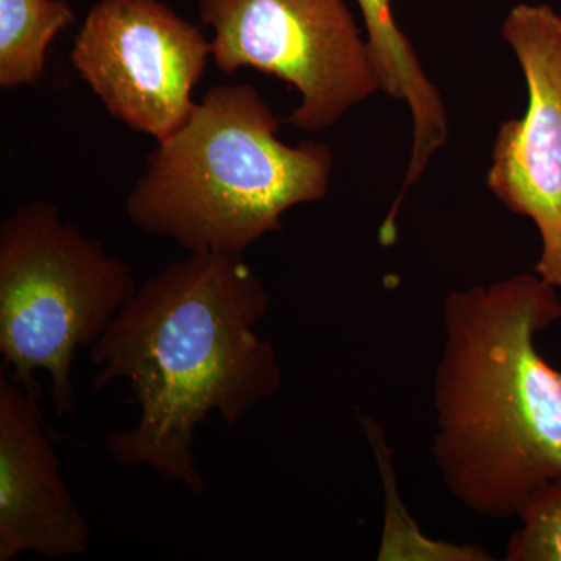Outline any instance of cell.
I'll list each match as a JSON object with an SVG mask.
<instances>
[{
	"mask_svg": "<svg viewBox=\"0 0 561 561\" xmlns=\"http://www.w3.org/2000/svg\"><path fill=\"white\" fill-rule=\"evenodd\" d=\"M271 295L243 253L192 251L138 287L90 348L91 387L128 383L138 421L106 438L111 460L149 467L201 497L198 426L217 413L228 427L283 383L271 342L256 327Z\"/></svg>",
	"mask_w": 561,
	"mask_h": 561,
	"instance_id": "obj_1",
	"label": "cell"
},
{
	"mask_svg": "<svg viewBox=\"0 0 561 561\" xmlns=\"http://www.w3.org/2000/svg\"><path fill=\"white\" fill-rule=\"evenodd\" d=\"M560 320L556 287L535 272L454 290L443 302L432 459L476 515L519 518L561 479V370L537 343Z\"/></svg>",
	"mask_w": 561,
	"mask_h": 561,
	"instance_id": "obj_2",
	"label": "cell"
},
{
	"mask_svg": "<svg viewBox=\"0 0 561 561\" xmlns=\"http://www.w3.org/2000/svg\"><path fill=\"white\" fill-rule=\"evenodd\" d=\"M278 130L253 84L210 88L186 124L147 157L125 201L128 219L190 253H245L280 230L287 210L323 201L330 190V146H289Z\"/></svg>",
	"mask_w": 561,
	"mask_h": 561,
	"instance_id": "obj_3",
	"label": "cell"
},
{
	"mask_svg": "<svg viewBox=\"0 0 561 561\" xmlns=\"http://www.w3.org/2000/svg\"><path fill=\"white\" fill-rule=\"evenodd\" d=\"M130 265L61 219L54 203H25L0 225V354L11 381L41 398L50 379L60 416L76 412L73 360L136 294Z\"/></svg>",
	"mask_w": 561,
	"mask_h": 561,
	"instance_id": "obj_4",
	"label": "cell"
},
{
	"mask_svg": "<svg viewBox=\"0 0 561 561\" xmlns=\"http://www.w3.org/2000/svg\"><path fill=\"white\" fill-rule=\"evenodd\" d=\"M224 73L256 69L300 92L297 130L334 127L381 91L367 36L346 0H198Z\"/></svg>",
	"mask_w": 561,
	"mask_h": 561,
	"instance_id": "obj_5",
	"label": "cell"
},
{
	"mask_svg": "<svg viewBox=\"0 0 561 561\" xmlns=\"http://www.w3.org/2000/svg\"><path fill=\"white\" fill-rule=\"evenodd\" d=\"M210 57L201 25L160 0H99L69 55L111 116L157 142L190 119Z\"/></svg>",
	"mask_w": 561,
	"mask_h": 561,
	"instance_id": "obj_6",
	"label": "cell"
},
{
	"mask_svg": "<svg viewBox=\"0 0 561 561\" xmlns=\"http://www.w3.org/2000/svg\"><path fill=\"white\" fill-rule=\"evenodd\" d=\"M527 84L526 114L502 122L486 186L508 210L534 221L541 253L534 272L561 290V14L518 3L502 24Z\"/></svg>",
	"mask_w": 561,
	"mask_h": 561,
	"instance_id": "obj_7",
	"label": "cell"
},
{
	"mask_svg": "<svg viewBox=\"0 0 561 561\" xmlns=\"http://www.w3.org/2000/svg\"><path fill=\"white\" fill-rule=\"evenodd\" d=\"M38 397L0 371V561L88 552L91 529L43 431Z\"/></svg>",
	"mask_w": 561,
	"mask_h": 561,
	"instance_id": "obj_8",
	"label": "cell"
},
{
	"mask_svg": "<svg viewBox=\"0 0 561 561\" xmlns=\"http://www.w3.org/2000/svg\"><path fill=\"white\" fill-rule=\"evenodd\" d=\"M381 91L411 110L413 142L405 183H419L427 164L448 140V114L440 91L424 72L411 39L394 20L393 0H356Z\"/></svg>",
	"mask_w": 561,
	"mask_h": 561,
	"instance_id": "obj_9",
	"label": "cell"
},
{
	"mask_svg": "<svg viewBox=\"0 0 561 561\" xmlns=\"http://www.w3.org/2000/svg\"><path fill=\"white\" fill-rule=\"evenodd\" d=\"M76 22L66 0H0V88L38 87L51 41Z\"/></svg>",
	"mask_w": 561,
	"mask_h": 561,
	"instance_id": "obj_10",
	"label": "cell"
},
{
	"mask_svg": "<svg viewBox=\"0 0 561 561\" xmlns=\"http://www.w3.org/2000/svg\"><path fill=\"white\" fill-rule=\"evenodd\" d=\"M522 527L505 549L508 561H561V479L537 494L519 515Z\"/></svg>",
	"mask_w": 561,
	"mask_h": 561,
	"instance_id": "obj_11",
	"label": "cell"
}]
</instances>
